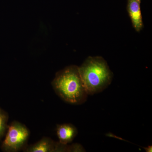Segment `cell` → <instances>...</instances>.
<instances>
[{
	"instance_id": "obj_1",
	"label": "cell",
	"mask_w": 152,
	"mask_h": 152,
	"mask_svg": "<svg viewBox=\"0 0 152 152\" xmlns=\"http://www.w3.org/2000/svg\"><path fill=\"white\" fill-rule=\"evenodd\" d=\"M51 84L56 94L67 103L80 105L87 100L88 95L77 66H68L58 72Z\"/></svg>"
},
{
	"instance_id": "obj_2",
	"label": "cell",
	"mask_w": 152,
	"mask_h": 152,
	"mask_svg": "<svg viewBox=\"0 0 152 152\" xmlns=\"http://www.w3.org/2000/svg\"><path fill=\"white\" fill-rule=\"evenodd\" d=\"M79 69L88 95L102 92L111 83L113 72L102 57H88Z\"/></svg>"
},
{
	"instance_id": "obj_3",
	"label": "cell",
	"mask_w": 152,
	"mask_h": 152,
	"mask_svg": "<svg viewBox=\"0 0 152 152\" xmlns=\"http://www.w3.org/2000/svg\"><path fill=\"white\" fill-rule=\"evenodd\" d=\"M30 132L24 124L15 121L8 125L1 149L4 152L23 151L28 145Z\"/></svg>"
},
{
	"instance_id": "obj_4",
	"label": "cell",
	"mask_w": 152,
	"mask_h": 152,
	"mask_svg": "<svg viewBox=\"0 0 152 152\" xmlns=\"http://www.w3.org/2000/svg\"><path fill=\"white\" fill-rule=\"evenodd\" d=\"M71 145H64L56 142L52 139L44 137L39 141L27 146L23 151L25 152H71Z\"/></svg>"
},
{
	"instance_id": "obj_5",
	"label": "cell",
	"mask_w": 152,
	"mask_h": 152,
	"mask_svg": "<svg viewBox=\"0 0 152 152\" xmlns=\"http://www.w3.org/2000/svg\"><path fill=\"white\" fill-rule=\"evenodd\" d=\"M140 2L138 0H128L127 10L133 27L139 32L143 27Z\"/></svg>"
},
{
	"instance_id": "obj_6",
	"label": "cell",
	"mask_w": 152,
	"mask_h": 152,
	"mask_svg": "<svg viewBox=\"0 0 152 152\" xmlns=\"http://www.w3.org/2000/svg\"><path fill=\"white\" fill-rule=\"evenodd\" d=\"M56 133L60 143L68 145L72 142L78 134L77 128L70 124L57 125Z\"/></svg>"
},
{
	"instance_id": "obj_7",
	"label": "cell",
	"mask_w": 152,
	"mask_h": 152,
	"mask_svg": "<svg viewBox=\"0 0 152 152\" xmlns=\"http://www.w3.org/2000/svg\"><path fill=\"white\" fill-rule=\"evenodd\" d=\"M8 113L0 107V141L4 137L8 126Z\"/></svg>"
},
{
	"instance_id": "obj_8",
	"label": "cell",
	"mask_w": 152,
	"mask_h": 152,
	"mask_svg": "<svg viewBox=\"0 0 152 152\" xmlns=\"http://www.w3.org/2000/svg\"><path fill=\"white\" fill-rule=\"evenodd\" d=\"M138 1H139L141 2V0H138Z\"/></svg>"
}]
</instances>
